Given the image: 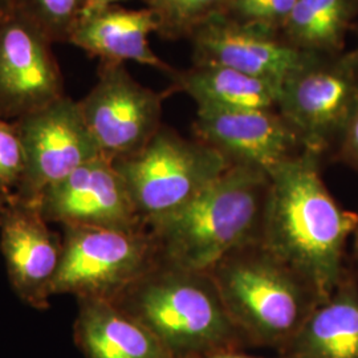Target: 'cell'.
Instances as JSON below:
<instances>
[{
  "label": "cell",
  "instance_id": "d6986e66",
  "mask_svg": "<svg viewBox=\"0 0 358 358\" xmlns=\"http://www.w3.org/2000/svg\"><path fill=\"white\" fill-rule=\"evenodd\" d=\"M358 17V0H296L282 26L285 40L301 51L344 52L348 32Z\"/></svg>",
  "mask_w": 358,
  "mask_h": 358
},
{
  "label": "cell",
  "instance_id": "52a82bcc",
  "mask_svg": "<svg viewBox=\"0 0 358 358\" xmlns=\"http://www.w3.org/2000/svg\"><path fill=\"white\" fill-rule=\"evenodd\" d=\"M358 106V48L319 55L284 81L278 110L307 149L322 157L337 150Z\"/></svg>",
  "mask_w": 358,
  "mask_h": 358
},
{
  "label": "cell",
  "instance_id": "5bb4252c",
  "mask_svg": "<svg viewBox=\"0 0 358 358\" xmlns=\"http://www.w3.org/2000/svg\"><path fill=\"white\" fill-rule=\"evenodd\" d=\"M0 250L15 294L29 307H50L62 260L63 238L50 229L38 206L15 195L7 199L0 226Z\"/></svg>",
  "mask_w": 358,
  "mask_h": 358
},
{
  "label": "cell",
  "instance_id": "277c9868",
  "mask_svg": "<svg viewBox=\"0 0 358 358\" xmlns=\"http://www.w3.org/2000/svg\"><path fill=\"white\" fill-rule=\"evenodd\" d=\"M207 272L247 346L280 352L322 300L299 272L260 242L231 251Z\"/></svg>",
  "mask_w": 358,
  "mask_h": 358
},
{
  "label": "cell",
  "instance_id": "30bf717a",
  "mask_svg": "<svg viewBox=\"0 0 358 358\" xmlns=\"http://www.w3.org/2000/svg\"><path fill=\"white\" fill-rule=\"evenodd\" d=\"M52 44L17 11L0 20V120L13 122L64 97Z\"/></svg>",
  "mask_w": 358,
  "mask_h": 358
},
{
  "label": "cell",
  "instance_id": "7c38bea8",
  "mask_svg": "<svg viewBox=\"0 0 358 358\" xmlns=\"http://www.w3.org/2000/svg\"><path fill=\"white\" fill-rule=\"evenodd\" d=\"M194 133L231 165L256 167L267 174L307 149L278 109L198 108Z\"/></svg>",
  "mask_w": 358,
  "mask_h": 358
},
{
  "label": "cell",
  "instance_id": "2e32d148",
  "mask_svg": "<svg viewBox=\"0 0 358 358\" xmlns=\"http://www.w3.org/2000/svg\"><path fill=\"white\" fill-rule=\"evenodd\" d=\"M279 353L282 358H358V282L350 272Z\"/></svg>",
  "mask_w": 358,
  "mask_h": 358
},
{
  "label": "cell",
  "instance_id": "8992f818",
  "mask_svg": "<svg viewBox=\"0 0 358 358\" xmlns=\"http://www.w3.org/2000/svg\"><path fill=\"white\" fill-rule=\"evenodd\" d=\"M63 229L62 260L52 294L113 303L158 259V245L148 227Z\"/></svg>",
  "mask_w": 358,
  "mask_h": 358
},
{
  "label": "cell",
  "instance_id": "6da1fadb",
  "mask_svg": "<svg viewBox=\"0 0 358 358\" xmlns=\"http://www.w3.org/2000/svg\"><path fill=\"white\" fill-rule=\"evenodd\" d=\"M322 155L306 149L275 169L260 243L299 272L321 299L346 275V244L358 214L340 205L321 177Z\"/></svg>",
  "mask_w": 358,
  "mask_h": 358
},
{
  "label": "cell",
  "instance_id": "4fadbf2b",
  "mask_svg": "<svg viewBox=\"0 0 358 358\" xmlns=\"http://www.w3.org/2000/svg\"><path fill=\"white\" fill-rule=\"evenodd\" d=\"M192 38L195 64L229 66L280 87L320 55L301 51L275 31L244 24L224 13L210 17Z\"/></svg>",
  "mask_w": 358,
  "mask_h": 358
},
{
  "label": "cell",
  "instance_id": "4316f807",
  "mask_svg": "<svg viewBox=\"0 0 358 358\" xmlns=\"http://www.w3.org/2000/svg\"><path fill=\"white\" fill-rule=\"evenodd\" d=\"M202 358H262V357H252L248 355L242 353V350H231V352H222V353H217V355H211L207 357ZM282 358V357H279Z\"/></svg>",
  "mask_w": 358,
  "mask_h": 358
},
{
  "label": "cell",
  "instance_id": "d4e9b609",
  "mask_svg": "<svg viewBox=\"0 0 358 358\" xmlns=\"http://www.w3.org/2000/svg\"><path fill=\"white\" fill-rule=\"evenodd\" d=\"M117 1H121V0H88L85 11L83 13V17H87V16L92 15V13H99V11H101L103 8L115 6Z\"/></svg>",
  "mask_w": 358,
  "mask_h": 358
},
{
  "label": "cell",
  "instance_id": "ffe728a7",
  "mask_svg": "<svg viewBox=\"0 0 358 358\" xmlns=\"http://www.w3.org/2000/svg\"><path fill=\"white\" fill-rule=\"evenodd\" d=\"M166 38H187L214 15L224 13L230 0H145Z\"/></svg>",
  "mask_w": 358,
  "mask_h": 358
},
{
  "label": "cell",
  "instance_id": "7402d4cb",
  "mask_svg": "<svg viewBox=\"0 0 358 358\" xmlns=\"http://www.w3.org/2000/svg\"><path fill=\"white\" fill-rule=\"evenodd\" d=\"M296 0H230L224 13L251 26L282 29L294 10Z\"/></svg>",
  "mask_w": 358,
  "mask_h": 358
},
{
  "label": "cell",
  "instance_id": "9c48e42d",
  "mask_svg": "<svg viewBox=\"0 0 358 358\" xmlns=\"http://www.w3.org/2000/svg\"><path fill=\"white\" fill-rule=\"evenodd\" d=\"M13 125L24 153V176L15 192L22 201L35 203L47 187L103 157L78 103L66 96L13 121Z\"/></svg>",
  "mask_w": 358,
  "mask_h": 358
},
{
  "label": "cell",
  "instance_id": "484cf974",
  "mask_svg": "<svg viewBox=\"0 0 358 358\" xmlns=\"http://www.w3.org/2000/svg\"><path fill=\"white\" fill-rule=\"evenodd\" d=\"M15 11V0H0V20L13 15Z\"/></svg>",
  "mask_w": 358,
  "mask_h": 358
},
{
  "label": "cell",
  "instance_id": "8fae6325",
  "mask_svg": "<svg viewBox=\"0 0 358 358\" xmlns=\"http://www.w3.org/2000/svg\"><path fill=\"white\" fill-rule=\"evenodd\" d=\"M35 205L48 223L63 227L137 230V215L127 186L112 161L99 157L47 187Z\"/></svg>",
  "mask_w": 358,
  "mask_h": 358
},
{
  "label": "cell",
  "instance_id": "ac0fdd59",
  "mask_svg": "<svg viewBox=\"0 0 358 358\" xmlns=\"http://www.w3.org/2000/svg\"><path fill=\"white\" fill-rule=\"evenodd\" d=\"M174 90L187 93L198 108L278 109L282 87L229 66L195 64L171 72Z\"/></svg>",
  "mask_w": 358,
  "mask_h": 358
},
{
  "label": "cell",
  "instance_id": "83f0119b",
  "mask_svg": "<svg viewBox=\"0 0 358 358\" xmlns=\"http://www.w3.org/2000/svg\"><path fill=\"white\" fill-rule=\"evenodd\" d=\"M8 198H4L0 195V226H1V220H3V214H4V208H6V203H7Z\"/></svg>",
  "mask_w": 358,
  "mask_h": 358
},
{
  "label": "cell",
  "instance_id": "cb8c5ba5",
  "mask_svg": "<svg viewBox=\"0 0 358 358\" xmlns=\"http://www.w3.org/2000/svg\"><path fill=\"white\" fill-rule=\"evenodd\" d=\"M336 157L358 173V106L336 150Z\"/></svg>",
  "mask_w": 358,
  "mask_h": 358
},
{
  "label": "cell",
  "instance_id": "e0dca14e",
  "mask_svg": "<svg viewBox=\"0 0 358 358\" xmlns=\"http://www.w3.org/2000/svg\"><path fill=\"white\" fill-rule=\"evenodd\" d=\"M73 338L85 358H171L140 321L112 301L77 300Z\"/></svg>",
  "mask_w": 358,
  "mask_h": 358
},
{
  "label": "cell",
  "instance_id": "f1b7e54d",
  "mask_svg": "<svg viewBox=\"0 0 358 358\" xmlns=\"http://www.w3.org/2000/svg\"><path fill=\"white\" fill-rule=\"evenodd\" d=\"M353 238H355V257H356V263H357L358 268V223L356 231H355V234H353Z\"/></svg>",
  "mask_w": 358,
  "mask_h": 358
},
{
  "label": "cell",
  "instance_id": "603a6c76",
  "mask_svg": "<svg viewBox=\"0 0 358 358\" xmlns=\"http://www.w3.org/2000/svg\"><path fill=\"white\" fill-rule=\"evenodd\" d=\"M24 176V153L13 122L0 120V195L10 198Z\"/></svg>",
  "mask_w": 358,
  "mask_h": 358
},
{
  "label": "cell",
  "instance_id": "9a60e30c",
  "mask_svg": "<svg viewBox=\"0 0 358 358\" xmlns=\"http://www.w3.org/2000/svg\"><path fill=\"white\" fill-rule=\"evenodd\" d=\"M158 32V20L150 8L125 10L117 6L83 17L69 43L97 56L101 62H137L173 72L149 45V35Z\"/></svg>",
  "mask_w": 358,
  "mask_h": 358
},
{
  "label": "cell",
  "instance_id": "ba28073f",
  "mask_svg": "<svg viewBox=\"0 0 358 358\" xmlns=\"http://www.w3.org/2000/svg\"><path fill=\"white\" fill-rule=\"evenodd\" d=\"M166 94L141 85L124 63L101 62L96 85L77 103L100 153L115 162L138 153L157 134Z\"/></svg>",
  "mask_w": 358,
  "mask_h": 358
},
{
  "label": "cell",
  "instance_id": "5b68a950",
  "mask_svg": "<svg viewBox=\"0 0 358 358\" xmlns=\"http://www.w3.org/2000/svg\"><path fill=\"white\" fill-rule=\"evenodd\" d=\"M113 165L146 227L190 205L232 166L205 142L186 140L165 125L138 153Z\"/></svg>",
  "mask_w": 358,
  "mask_h": 358
},
{
  "label": "cell",
  "instance_id": "f546056e",
  "mask_svg": "<svg viewBox=\"0 0 358 358\" xmlns=\"http://www.w3.org/2000/svg\"><path fill=\"white\" fill-rule=\"evenodd\" d=\"M357 32H358V27H357Z\"/></svg>",
  "mask_w": 358,
  "mask_h": 358
},
{
  "label": "cell",
  "instance_id": "3957f363",
  "mask_svg": "<svg viewBox=\"0 0 358 358\" xmlns=\"http://www.w3.org/2000/svg\"><path fill=\"white\" fill-rule=\"evenodd\" d=\"M269 190L266 171L229 167L190 205L148 227L159 259L182 268L208 271L231 251L260 242Z\"/></svg>",
  "mask_w": 358,
  "mask_h": 358
},
{
  "label": "cell",
  "instance_id": "7a4b0ae2",
  "mask_svg": "<svg viewBox=\"0 0 358 358\" xmlns=\"http://www.w3.org/2000/svg\"><path fill=\"white\" fill-rule=\"evenodd\" d=\"M153 334L171 358H202L242 350V336L207 271L157 259L115 301Z\"/></svg>",
  "mask_w": 358,
  "mask_h": 358
},
{
  "label": "cell",
  "instance_id": "44dd1931",
  "mask_svg": "<svg viewBox=\"0 0 358 358\" xmlns=\"http://www.w3.org/2000/svg\"><path fill=\"white\" fill-rule=\"evenodd\" d=\"M87 3L88 0H15V8L36 24L52 43H69Z\"/></svg>",
  "mask_w": 358,
  "mask_h": 358
}]
</instances>
